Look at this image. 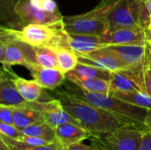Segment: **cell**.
<instances>
[{
  "label": "cell",
  "instance_id": "obj_30",
  "mask_svg": "<svg viewBox=\"0 0 151 150\" xmlns=\"http://www.w3.org/2000/svg\"><path fill=\"white\" fill-rule=\"evenodd\" d=\"M139 150H151V129L150 128L143 132Z\"/></svg>",
  "mask_w": 151,
  "mask_h": 150
},
{
  "label": "cell",
  "instance_id": "obj_21",
  "mask_svg": "<svg viewBox=\"0 0 151 150\" xmlns=\"http://www.w3.org/2000/svg\"><path fill=\"white\" fill-rule=\"evenodd\" d=\"M111 95L127 102L134 106L143 108L146 110L151 109V96L144 92H120L113 91L110 93Z\"/></svg>",
  "mask_w": 151,
  "mask_h": 150
},
{
  "label": "cell",
  "instance_id": "obj_17",
  "mask_svg": "<svg viewBox=\"0 0 151 150\" xmlns=\"http://www.w3.org/2000/svg\"><path fill=\"white\" fill-rule=\"evenodd\" d=\"M12 80H8L0 84V105L9 107L25 106L27 102L21 97Z\"/></svg>",
  "mask_w": 151,
  "mask_h": 150
},
{
  "label": "cell",
  "instance_id": "obj_19",
  "mask_svg": "<svg viewBox=\"0 0 151 150\" xmlns=\"http://www.w3.org/2000/svg\"><path fill=\"white\" fill-rule=\"evenodd\" d=\"M19 0H0V22L12 29H20L21 24L15 13V5Z\"/></svg>",
  "mask_w": 151,
  "mask_h": 150
},
{
  "label": "cell",
  "instance_id": "obj_33",
  "mask_svg": "<svg viewBox=\"0 0 151 150\" xmlns=\"http://www.w3.org/2000/svg\"><path fill=\"white\" fill-rule=\"evenodd\" d=\"M144 34H145V41L148 44L151 45V23L150 26L144 30Z\"/></svg>",
  "mask_w": 151,
  "mask_h": 150
},
{
  "label": "cell",
  "instance_id": "obj_32",
  "mask_svg": "<svg viewBox=\"0 0 151 150\" xmlns=\"http://www.w3.org/2000/svg\"><path fill=\"white\" fill-rule=\"evenodd\" d=\"M64 150H101L99 148H97L96 146H95L94 144L91 145H86L84 143L81 142H77L75 144H73L65 149H64Z\"/></svg>",
  "mask_w": 151,
  "mask_h": 150
},
{
  "label": "cell",
  "instance_id": "obj_10",
  "mask_svg": "<svg viewBox=\"0 0 151 150\" xmlns=\"http://www.w3.org/2000/svg\"><path fill=\"white\" fill-rule=\"evenodd\" d=\"M102 42L109 45H127L146 43L144 30L140 27H124L107 31L101 36Z\"/></svg>",
  "mask_w": 151,
  "mask_h": 150
},
{
  "label": "cell",
  "instance_id": "obj_1",
  "mask_svg": "<svg viewBox=\"0 0 151 150\" xmlns=\"http://www.w3.org/2000/svg\"><path fill=\"white\" fill-rule=\"evenodd\" d=\"M58 95L63 109L90 133H110L126 126L103 109L70 96L65 92H58Z\"/></svg>",
  "mask_w": 151,
  "mask_h": 150
},
{
  "label": "cell",
  "instance_id": "obj_3",
  "mask_svg": "<svg viewBox=\"0 0 151 150\" xmlns=\"http://www.w3.org/2000/svg\"><path fill=\"white\" fill-rule=\"evenodd\" d=\"M4 29L19 41L33 47L67 48V33L63 27L62 20L53 25L27 24L20 29H12L6 27H4Z\"/></svg>",
  "mask_w": 151,
  "mask_h": 150
},
{
  "label": "cell",
  "instance_id": "obj_14",
  "mask_svg": "<svg viewBox=\"0 0 151 150\" xmlns=\"http://www.w3.org/2000/svg\"><path fill=\"white\" fill-rule=\"evenodd\" d=\"M65 78L74 85L86 91L105 95H110L111 93V80L83 78L73 74L72 72L65 73Z\"/></svg>",
  "mask_w": 151,
  "mask_h": 150
},
{
  "label": "cell",
  "instance_id": "obj_39",
  "mask_svg": "<svg viewBox=\"0 0 151 150\" xmlns=\"http://www.w3.org/2000/svg\"><path fill=\"white\" fill-rule=\"evenodd\" d=\"M148 64H149V65H150V67H151V60H150V58H149V61H148Z\"/></svg>",
  "mask_w": 151,
  "mask_h": 150
},
{
  "label": "cell",
  "instance_id": "obj_18",
  "mask_svg": "<svg viewBox=\"0 0 151 150\" xmlns=\"http://www.w3.org/2000/svg\"><path fill=\"white\" fill-rule=\"evenodd\" d=\"M143 92L140 84L132 77L121 72H112L111 79V92Z\"/></svg>",
  "mask_w": 151,
  "mask_h": 150
},
{
  "label": "cell",
  "instance_id": "obj_4",
  "mask_svg": "<svg viewBox=\"0 0 151 150\" xmlns=\"http://www.w3.org/2000/svg\"><path fill=\"white\" fill-rule=\"evenodd\" d=\"M115 0H103L97 7L86 13L63 16L62 23L68 34L102 36L108 31L107 15L112 9Z\"/></svg>",
  "mask_w": 151,
  "mask_h": 150
},
{
  "label": "cell",
  "instance_id": "obj_38",
  "mask_svg": "<svg viewBox=\"0 0 151 150\" xmlns=\"http://www.w3.org/2000/svg\"><path fill=\"white\" fill-rule=\"evenodd\" d=\"M149 50H150V59L151 60V45L149 44Z\"/></svg>",
  "mask_w": 151,
  "mask_h": 150
},
{
  "label": "cell",
  "instance_id": "obj_2",
  "mask_svg": "<svg viewBox=\"0 0 151 150\" xmlns=\"http://www.w3.org/2000/svg\"><path fill=\"white\" fill-rule=\"evenodd\" d=\"M65 92L70 96L82 100L110 112L126 126H134L143 131L148 129L144 124L147 112L146 109L134 106L111 95L86 91L76 85L75 87H67Z\"/></svg>",
  "mask_w": 151,
  "mask_h": 150
},
{
  "label": "cell",
  "instance_id": "obj_25",
  "mask_svg": "<svg viewBox=\"0 0 151 150\" xmlns=\"http://www.w3.org/2000/svg\"><path fill=\"white\" fill-rule=\"evenodd\" d=\"M0 136L2 137V139L4 141V142L11 150H64L63 147L60 145V143L58 141L43 146H32L21 141L7 137L1 133Z\"/></svg>",
  "mask_w": 151,
  "mask_h": 150
},
{
  "label": "cell",
  "instance_id": "obj_15",
  "mask_svg": "<svg viewBox=\"0 0 151 150\" xmlns=\"http://www.w3.org/2000/svg\"><path fill=\"white\" fill-rule=\"evenodd\" d=\"M13 82L21 97L26 102H44L43 95H45L44 88L41 87L35 80H27L19 76L15 77Z\"/></svg>",
  "mask_w": 151,
  "mask_h": 150
},
{
  "label": "cell",
  "instance_id": "obj_26",
  "mask_svg": "<svg viewBox=\"0 0 151 150\" xmlns=\"http://www.w3.org/2000/svg\"><path fill=\"white\" fill-rule=\"evenodd\" d=\"M0 133L15 140H20L24 135L15 126L3 121H0Z\"/></svg>",
  "mask_w": 151,
  "mask_h": 150
},
{
  "label": "cell",
  "instance_id": "obj_22",
  "mask_svg": "<svg viewBox=\"0 0 151 150\" xmlns=\"http://www.w3.org/2000/svg\"><path fill=\"white\" fill-rule=\"evenodd\" d=\"M54 49L56 51L58 70L64 73L73 71L79 63L76 53L65 47H57Z\"/></svg>",
  "mask_w": 151,
  "mask_h": 150
},
{
  "label": "cell",
  "instance_id": "obj_12",
  "mask_svg": "<svg viewBox=\"0 0 151 150\" xmlns=\"http://www.w3.org/2000/svg\"><path fill=\"white\" fill-rule=\"evenodd\" d=\"M29 72L35 80L41 87L46 89L54 90L60 87L65 81V73L56 68H43L39 65H34L29 69Z\"/></svg>",
  "mask_w": 151,
  "mask_h": 150
},
{
  "label": "cell",
  "instance_id": "obj_13",
  "mask_svg": "<svg viewBox=\"0 0 151 150\" xmlns=\"http://www.w3.org/2000/svg\"><path fill=\"white\" fill-rule=\"evenodd\" d=\"M66 44L68 49H71L78 54H87L93 50H96L107 46L102 42L101 36L68 33L66 36Z\"/></svg>",
  "mask_w": 151,
  "mask_h": 150
},
{
  "label": "cell",
  "instance_id": "obj_27",
  "mask_svg": "<svg viewBox=\"0 0 151 150\" xmlns=\"http://www.w3.org/2000/svg\"><path fill=\"white\" fill-rule=\"evenodd\" d=\"M143 81L145 93L151 96V67L148 63L143 70Z\"/></svg>",
  "mask_w": 151,
  "mask_h": 150
},
{
  "label": "cell",
  "instance_id": "obj_11",
  "mask_svg": "<svg viewBox=\"0 0 151 150\" xmlns=\"http://www.w3.org/2000/svg\"><path fill=\"white\" fill-rule=\"evenodd\" d=\"M57 141L63 149L73 144L81 142L86 139H89L91 133L81 126L73 123H64L55 127Z\"/></svg>",
  "mask_w": 151,
  "mask_h": 150
},
{
  "label": "cell",
  "instance_id": "obj_7",
  "mask_svg": "<svg viewBox=\"0 0 151 150\" xmlns=\"http://www.w3.org/2000/svg\"><path fill=\"white\" fill-rule=\"evenodd\" d=\"M0 38L4 42V53L2 65L11 68L12 65H23L28 70L36 65L34 47L22 42L9 34L4 26L0 27Z\"/></svg>",
  "mask_w": 151,
  "mask_h": 150
},
{
  "label": "cell",
  "instance_id": "obj_35",
  "mask_svg": "<svg viewBox=\"0 0 151 150\" xmlns=\"http://www.w3.org/2000/svg\"><path fill=\"white\" fill-rule=\"evenodd\" d=\"M4 42L0 38V64L3 63V60H4Z\"/></svg>",
  "mask_w": 151,
  "mask_h": 150
},
{
  "label": "cell",
  "instance_id": "obj_24",
  "mask_svg": "<svg viewBox=\"0 0 151 150\" xmlns=\"http://www.w3.org/2000/svg\"><path fill=\"white\" fill-rule=\"evenodd\" d=\"M35 63L43 68H58L57 56L55 49L49 46L34 47Z\"/></svg>",
  "mask_w": 151,
  "mask_h": 150
},
{
  "label": "cell",
  "instance_id": "obj_34",
  "mask_svg": "<svg viewBox=\"0 0 151 150\" xmlns=\"http://www.w3.org/2000/svg\"><path fill=\"white\" fill-rule=\"evenodd\" d=\"M144 124L147 126V128L151 129V109L147 110L146 117H145V119H144Z\"/></svg>",
  "mask_w": 151,
  "mask_h": 150
},
{
  "label": "cell",
  "instance_id": "obj_6",
  "mask_svg": "<svg viewBox=\"0 0 151 150\" xmlns=\"http://www.w3.org/2000/svg\"><path fill=\"white\" fill-rule=\"evenodd\" d=\"M143 130L124 126L105 133H91L89 140L101 150H139Z\"/></svg>",
  "mask_w": 151,
  "mask_h": 150
},
{
  "label": "cell",
  "instance_id": "obj_37",
  "mask_svg": "<svg viewBox=\"0 0 151 150\" xmlns=\"http://www.w3.org/2000/svg\"><path fill=\"white\" fill-rule=\"evenodd\" d=\"M144 2H145V5H146L147 11H148V13L150 15L151 20V0H144Z\"/></svg>",
  "mask_w": 151,
  "mask_h": 150
},
{
  "label": "cell",
  "instance_id": "obj_23",
  "mask_svg": "<svg viewBox=\"0 0 151 150\" xmlns=\"http://www.w3.org/2000/svg\"><path fill=\"white\" fill-rule=\"evenodd\" d=\"M73 74L83 77V78H89V79H102L106 80H111L112 77V72L97 68L93 65L78 63L75 68L71 71Z\"/></svg>",
  "mask_w": 151,
  "mask_h": 150
},
{
  "label": "cell",
  "instance_id": "obj_20",
  "mask_svg": "<svg viewBox=\"0 0 151 150\" xmlns=\"http://www.w3.org/2000/svg\"><path fill=\"white\" fill-rule=\"evenodd\" d=\"M20 131L25 135L41 138L50 143L57 141L55 128H53L44 120L36 122L26 128L21 129Z\"/></svg>",
  "mask_w": 151,
  "mask_h": 150
},
{
  "label": "cell",
  "instance_id": "obj_16",
  "mask_svg": "<svg viewBox=\"0 0 151 150\" xmlns=\"http://www.w3.org/2000/svg\"><path fill=\"white\" fill-rule=\"evenodd\" d=\"M12 114V122L13 126H15L18 129L21 130L26 128L36 122L42 121L43 116L42 114L27 105L22 107H11Z\"/></svg>",
  "mask_w": 151,
  "mask_h": 150
},
{
  "label": "cell",
  "instance_id": "obj_5",
  "mask_svg": "<svg viewBox=\"0 0 151 150\" xmlns=\"http://www.w3.org/2000/svg\"><path fill=\"white\" fill-rule=\"evenodd\" d=\"M14 11L22 27L27 24L53 25L63 18L54 0H19Z\"/></svg>",
  "mask_w": 151,
  "mask_h": 150
},
{
  "label": "cell",
  "instance_id": "obj_36",
  "mask_svg": "<svg viewBox=\"0 0 151 150\" xmlns=\"http://www.w3.org/2000/svg\"><path fill=\"white\" fill-rule=\"evenodd\" d=\"M0 150H11L1 136H0Z\"/></svg>",
  "mask_w": 151,
  "mask_h": 150
},
{
  "label": "cell",
  "instance_id": "obj_29",
  "mask_svg": "<svg viewBox=\"0 0 151 150\" xmlns=\"http://www.w3.org/2000/svg\"><path fill=\"white\" fill-rule=\"evenodd\" d=\"M19 141H23L28 145H32V146H43V145L50 144V142H48L41 138H37V137H34V136H27L25 134Z\"/></svg>",
  "mask_w": 151,
  "mask_h": 150
},
{
  "label": "cell",
  "instance_id": "obj_8",
  "mask_svg": "<svg viewBox=\"0 0 151 150\" xmlns=\"http://www.w3.org/2000/svg\"><path fill=\"white\" fill-rule=\"evenodd\" d=\"M142 0H115L112 9L107 15L108 30L139 26L140 9Z\"/></svg>",
  "mask_w": 151,
  "mask_h": 150
},
{
  "label": "cell",
  "instance_id": "obj_31",
  "mask_svg": "<svg viewBox=\"0 0 151 150\" xmlns=\"http://www.w3.org/2000/svg\"><path fill=\"white\" fill-rule=\"evenodd\" d=\"M18 75L14 73L12 70V68H6L2 65L0 67V84L8 80H12Z\"/></svg>",
  "mask_w": 151,
  "mask_h": 150
},
{
  "label": "cell",
  "instance_id": "obj_28",
  "mask_svg": "<svg viewBox=\"0 0 151 150\" xmlns=\"http://www.w3.org/2000/svg\"><path fill=\"white\" fill-rule=\"evenodd\" d=\"M0 121L13 125L12 108L9 106L0 105Z\"/></svg>",
  "mask_w": 151,
  "mask_h": 150
},
{
  "label": "cell",
  "instance_id": "obj_9",
  "mask_svg": "<svg viewBox=\"0 0 151 150\" xmlns=\"http://www.w3.org/2000/svg\"><path fill=\"white\" fill-rule=\"evenodd\" d=\"M78 61L82 64L96 66L111 72H124L130 70L120 59L118 54L109 46L93 50L87 54H78Z\"/></svg>",
  "mask_w": 151,
  "mask_h": 150
},
{
  "label": "cell",
  "instance_id": "obj_40",
  "mask_svg": "<svg viewBox=\"0 0 151 150\" xmlns=\"http://www.w3.org/2000/svg\"><path fill=\"white\" fill-rule=\"evenodd\" d=\"M2 26H3V25H1V24H0V27H2Z\"/></svg>",
  "mask_w": 151,
  "mask_h": 150
}]
</instances>
